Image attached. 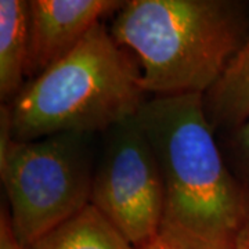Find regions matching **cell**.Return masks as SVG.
Returning <instances> with one entry per match:
<instances>
[{
  "label": "cell",
  "mask_w": 249,
  "mask_h": 249,
  "mask_svg": "<svg viewBox=\"0 0 249 249\" xmlns=\"http://www.w3.org/2000/svg\"><path fill=\"white\" fill-rule=\"evenodd\" d=\"M136 119L163 183L160 238L180 249H235L249 222V194L214 140L204 94L151 97Z\"/></svg>",
  "instance_id": "cell-1"
},
{
  "label": "cell",
  "mask_w": 249,
  "mask_h": 249,
  "mask_svg": "<svg viewBox=\"0 0 249 249\" xmlns=\"http://www.w3.org/2000/svg\"><path fill=\"white\" fill-rule=\"evenodd\" d=\"M109 32L140 61L152 97L205 94L249 35V3L238 0H129Z\"/></svg>",
  "instance_id": "cell-2"
},
{
  "label": "cell",
  "mask_w": 249,
  "mask_h": 249,
  "mask_svg": "<svg viewBox=\"0 0 249 249\" xmlns=\"http://www.w3.org/2000/svg\"><path fill=\"white\" fill-rule=\"evenodd\" d=\"M142 70L103 22L9 104L14 140L107 132L148 100Z\"/></svg>",
  "instance_id": "cell-3"
},
{
  "label": "cell",
  "mask_w": 249,
  "mask_h": 249,
  "mask_svg": "<svg viewBox=\"0 0 249 249\" xmlns=\"http://www.w3.org/2000/svg\"><path fill=\"white\" fill-rule=\"evenodd\" d=\"M89 136L13 140L0 151L11 229L25 248L90 204L94 166Z\"/></svg>",
  "instance_id": "cell-4"
},
{
  "label": "cell",
  "mask_w": 249,
  "mask_h": 249,
  "mask_svg": "<svg viewBox=\"0 0 249 249\" xmlns=\"http://www.w3.org/2000/svg\"><path fill=\"white\" fill-rule=\"evenodd\" d=\"M107 133L94 168L90 204L137 249L160 235L163 214L160 166L136 115Z\"/></svg>",
  "instance_id": "cell-5"
},
{
  "label": "cell",
  "mask_w": 249,
  "mask_h": 249,
  "mask_svg": "<svg viewBox=\"0 0 249 249\" xmlns=\"http://www.w3.org/2000/svg\"><path fill=\"white\" fill-rule=\"evenodd\" d=\"M124 1L28 0V60L25 76H39L71 52L94 25L114 16Z\"/></svg>",
  "instance_id": "cell-6"
},
{
  "label": "cell",
  "mask_w": 249,
  "mask_h": 249,
  "mask_svg": "<svg viewBox=\"0 0 249 249\" xmlns=\"http://www.w3.org/2000/svg\"><path fill=\"white\" fill-rule=\"evenodd\" d=\"M204 108L214 132L226 133L249 122V35L204 94Z\"/></svg>",
  "instance_id": "cell-7"
},
{
  "label": "cell",
  "mask_w": 249,
  "mask_h": 249,
  "mask_svg": "<svg viewBox=\"0 0 249 249\" xmlns=\"http://www.w3.org/2000/svg\"><path fill=\"white\" fill-rule=\"evenodd\" d=\"M27 249L136 248L94 205L89 204L32 242Z\"/></svg>",
  "instance_id": "cell-8"
},
{
  "label": "cell",
  "mask_w": 249,
  "mask_h": 249,
  "mask_svg": "<svg viewBox=\"0 0 249 249\" xmlns=\"http://www.w3.org/2000/svg\"><path fill=\"white\" fill-rule=\"evenodd\" d=\"M28 39L27 0H0V97L3 101H13L24 88Z\"/></svg>",
  "instance_id": "cell-9"
},
{
  "label": "cell",
  "mask_w": 249,
  "mask_h": 249,
  "mask_svg": "<svg viewBox=\"0 0 249 249\" xmlns=\"http://www.w3.org/2000/svg\"><path fill=\"white\" fill-rule=\"evenodd\" d=\"M222 151L232 173L249 194V122L224 133Z\"/></svg>",
  "instance_id": "cell-10"
},
{
  "label": "cell",
  "mask_w": 249,
  "mask_h": 249,
  "mask_svg": "<svg viewBox=\"0 0 249 249\" xmlns=\"http://www.w3.org/2000/svg\"><path fill=\"white\" fill-rule=\"evenodd\" d=\"M0 249H27L16 238L11 229L9 211L4 208H1L0 214Z\"/></svg>",
  "instance_id": "cell-11"
},
{
  "label": "cell",
  "mask_w": 249,
  "mask_h": 249,
  "mask_svg": "<svg viewBox=\"0 0 249 249\" xmlns=\"http://www.w3.org/2000/svg\"><path fill=\"white\" fill-rule=\"evenodd\" d=\"M137 249H180L176 245H173V244H170L166 240H163V238H160V235L155 238V240L150 241V242H147L145 245H142L140 248Z\"/></svg>",
  "instance_id": "cell-12"
},
{
  "label": "cell",
  "mask_w": 249,
  "mask_h": 249,
  "mask_svg": "<svg viewBox=\"0 0 249 249\" xmlns=\"http://www.w3.org/2000/svg\"><path fill=\"white\" fill-rule=\"evenodd\" d=\"M235 249H249V222L244 226L242 231L240 232Z\"/></svg>",
  "instance_id": "cell-13"
}]
</instances>
